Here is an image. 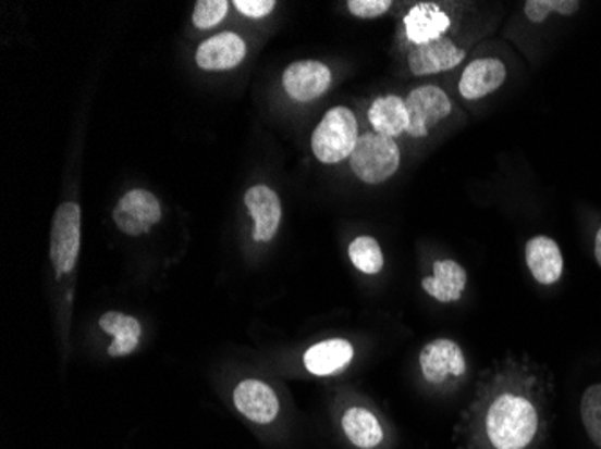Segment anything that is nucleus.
Here are the masks:
<instances>
[{"instance_id":"obj_8","label":"nucleus","mask_w":601,"mask_h":449,"mask_svg":"<svg viewBox=\"0 0 601 449\" xmlns=\"http://www.w3.org/2000/svg\"><path fill=\"white\" fill-rule=\"evenodd\" d=\"M332 83V71L316 60L292 63L283 74V87L292 99L308 103L321 98Z\"/></svg>"},{"instance_id":"obj_13","label":"nucleus","mask_w":601,"mask_h":449,"mask_svg":"<svg viewBox=\"0 0 601 449\" xmlns=\"http://www.w3.org/2000/svg\"><path fill=\"white\" fill-rule=\"evenodd\" d=\"M247 54L244 38L234 33H220L198 47V67L206 71H229L238 67Z\"/></svg>"},{"instance_id":"obj_7","label":"nucleus","mask_w":601,"mask_h":449,"mask_svg":"<svg viewBox=\"0 0 601 449\" xmlns=\"http://www.w3.org/2000/svg\"><path fill=\"white\" fill-rule=\"evenodd\" d=\"M420 367L427 382L440 385L446 382V377H462L467 372V362L456 341L438 338L424 347Z\"/></svg>"},{"instance_id":"obj_14","label":"nucleus","mask_w":601,"mask_h":449,"mask_svg":"<svg viewBox=\"0 0 601 449\" xmlns=\"http://www.w3.org/2000/svg\"><path fill=\"white\" fill-rule=\"evenodd\" d=\"M449 27H451V18L440 5L432 2L416 4L405 16V33L415 46L438 40L449 32Z\"/></svg>"},{"instance_id":"obj_16","label":"nucleus","mask_w":601,"mask_h":449,"mask_svg":"<svg viewBox=\"0 0 601 449\" xmlns=\"http://www.w3.org/2000/svg\"><path fill=\"white\" fill-rule=\"evenodd\" d=\"M467 279V272L462 264L451 259H443V261H436L434 275L421 280V288L426 289V294H429L432 299L446 304L462 299Z\"/></svg>"},{"instance_id":"obj_18","label":"nucleus","mask_w":601,"mask_h":449,"mask_svg":"<svg viewBox=\"0 0 601 449\" xmlns=\"http://www.w3.org/2000/svg\"><path fill=\"white\" fill-rule=\"evenodd\" d=\"M368 117L375 132L389 137V139L398 137L409 128V114H407L405 99L400 96H384V98L375 99Z\"/></svg>"},{"instance_id":"obj_15","label":"nucleus","mask_w":601,"mask_h":449,"mask_svg":"<svg viewBox=\"0 0 601 449\" xmlns=\"http://www.w3.org/2000/svg\"><path fill=\"white\" fill-rule=\"evenodd\" d=\"M526 263L540 285H555L564 272V259L555 239L537 236L526 245Z\"/></svg>"},{"instance_id":"obj_17","label":"nucleus","mask_w":601,"mask_h":449,"mask_svg":"<svg viewBox=\"0 0 601 449\" xmlns=\"http://www.w3.org/2000/svg\"><path fill=\"white\" fill-rule=\"evenodd\" d=\"M353 360L352 344L343 338L319 341L305 352V367L316 376H330Z\"/></svg>"},{"instance_id":"obj_22","label":"nucleus","mask_w":601,"mask_h":449,"mask_svg":"<svg viewBox=\"0 0 601 449\" xmlns=\"http://www.w3.org/2000/svg\"><path fill=\"white\" fill-rule=\"evenodd\" d=\"M581 421L592 442L601 448V385H592L584 394Z\"/></svg>"},{"instance_id":"obj_21","label":"nucleus","mask_w":601,"mask_h":449,"mask_svg":"<svg viewBox=\"0 0 601 449\" xmlns=\"http://www.w3.org/2000/svg\"><path fill=\"white\" fill-rule=\"evenodd\" d=\"M347 252H349V259L355 264V269L360 270L363 274L375 275L384 269V253H382L380 245L377 244V239L371 236L353 239Z\"/></svg>"},{"instance_id":"obj_5","label":"nucleus","mask_w":601,"mask_h":449,"mask_svg":"<svg viewBox=\"0 0 601 449\" xmlns=\"http://www.w3.org/2000/svg\"><path fill=\"white\" fill-rule=\"evenodd\" d=\"M407 114H409L410 137H427L430 129L440 121L446 120L452 112V103L445 90L436 85H424L413 90L405 99Z\"/></svg>"},{"instance_id":"obj_9","label":"nucleus","mask_w":601,"mask_h":449,"mask_svg":"<svg viewBox=\"0 0 601 449\" xmlns=\"http://www.w3.org/2000/svg\"><path fill=\"white\" fill-rule=\"evenodd\" d=\"M467 52L457 47L451 38L441 37L413 47L409 52V68L415 76L445 73L456 68L465 60Z\"/></svg>"},{"instance_id":"obj_10","label":"nucleus","mask_w":601,"mask_h":449,"mask_svg":"<svg viewBox=\"0 0 601 449\" xmlns=\"http://www.w3.org/2000/svg\"><path fill=\"white\" fill-rule=\"evenodd\" d=\"M506 82V65L498 58H481L468 63L459 79V93L468 101L487 98Z\"/></svg>"},{"instance_id":"obj_12","label":"nucleus","mask_w":601,"mask_h":449,"mask_svg":"<svg viewBox=\"0 0 601 449\" xmlns=\"http://www.w3.org/2000/svg\"><path fill=\"white\" fill-rule=\"evenodd\" d=\"M234 404L245 417L259 424L272 423L280 412V401L274 390L258 379L240 383L234 390Z\"/></svg>"},{"instance_id":"obj_4","label":"nucleus","mask_w":601,"mask_h":449,"mask_svg":"<svg viewBox=\"0 0 601 449\" xmlns=\"http://www.w3.org/2000/svg\"><path fill=\"white\" fill-rule=\"evenodd\" d=\"M82 241V209L78 203L65 202L52 217L51 261L58 274L73 272Z\"/></svg>"},{"instance_id":"obj_26","label":"nucleus","mask_w":601,"mask_h":449,"mask_svg":"<svg viewBox=\"0 0 601 449\" xmlns=\"http://www.w3.org/2000/svg\"><path fill=\"white\" fill-rule=\"evenodd\" d=\"M236 10L249 18H263L274 11V0H236Z\"/></svg>"},{"instance_id":"obj_2","label":"nucleus","mask_w":601,"mask_h":449,"mask_svg":"<svg viewBox=\"0 0 601 449\" xmlns=\"http://www.w3.org/2000/svg\"><path fill=\"white\" fill-rule=\"evenodd\" d=\"M358 137L355 114L346 107H335L322 117L311 135V150L322 164H338L352 157Z\"/></svg>"},{"instance_id":"obj_3","label":"nucleus","mask_w":601,"mask_h":449,"mask_svg":"<svg viewBox=\"0 0 601 449\" xmlns=\"http://www.w3.org/2000/svg\"><path fill=\"white\" fill-rule=\"evenodd\" d=\"M400 159L398 146L393 139L369 132L358 137L349 165L357 178L366 184H382L398 171Z\"/></svg>"},{"instance_id":"obj_24","label":"nucleus","mask_w":601,"mask_h":449,"mask_svg":"<svg viewBox=\"0 0 601 449\" xmlns=\"http://www.w3.org/2000/svg\"><path fill=\"white\" fill-rule=\"evenodd\" d=\"M228 0H198L193 11V24L198 29H211L228 15Z\"/></svg>"},{"instance_id":"obj_23","label":"nucleus","mask_w":601,"mask_h":449,"mask_svg":"<svg viewBox=\"0 0 601 449\" xmlns=\"http://www.w3.org/2000/svg\"><path fill=\"white\" fill-rule=\"evenodd\" d=\"M578 10H580V2H576V0H528L524 4V13L535 24L544 22L550 13L573 15Z\"/></svg>"},{"instance_id":"obj_27","label":"nucleus","mask_w":601,"mask_h":449,"mask_svg":"<svg viewBox=\"0 0 601 449\" xmlns=\"http://www.w3.org/2000/svg\"><path fill=\"white\" fill-rule=\"evenodd\" d=\"M594 253H597L598 264L601 266V228L597 234V244H594Z\"/></svg>"},{"instance_id":"obj_19","label":"nucleus","mask_w":601,"mask_h":449,"mask_svg":"<svg viewBox=\"0 0 601 449\" xmlns=\"http://www.w3.org/2000/svg\"><path fill=\"white\" fill-rule=\"evenodd\" d=\"M99 326L105 333L115 336L114 344L109 347L110 357H126L130 352L135 351V347L139 346L140 330L143 329L134 316L110 311L99 319Z\"/></svg>"},{"instance_id":"obj_25","label":"nucleus","mask_w":601,"mask_h":449,"mask_svg":"<svg viewBox=\"0 0 601 449\" xmlns=\"http://www.w3.org/2000/svg\"><path fill=\"white\" fill-rule=\"evenodd\" d=\"M391 8V0H349L347 10L358 18H377Z\"/></svg>"},{"instance_id":"obj_1","label":"nucleus","mask_w":601,"mask_h":449,"mask_svg":"<svg viewBox=\"0 0 601 449\" xmlns=\"http://www.w3.org/2000/svg\"><path fill=\"white\" fill-rule=\"evenodd\" d=\"M537 428V410L520 396H499L488 410L487 434L495 449H524L533 440Z\"/></svg>"},{"instance_id":"obj_11","label":"nucleus","mask_w":601,"mask_h":449,"mask_svg":"<svg viewBox=\"0 0 601 449\" xmlns=\"http://www.w3.org/2000/svg\"><path fill=\"white\" fill-rule=\"evenodd\" d=\"M245 205L255 220V230H253L255 241L267 244L274 238L280 228L281 212H283L280 197L270 187L255 186L245 192Z\"/></svg>"},{"instance_id":"obj_20","label":"nucleus","mask_w":601,"mask_h":449,"mask_svg":"<svg viewBox=\"0 0 601 449\" xmlns=\"http://www.w3.org/2000/svg\"><path fill=\"white\" fill-rule=\"evenodd\" d=\"M343 428L347 439L352 440L357 448H377L384 439L382 426L373 413L366 409H358V407L344 413Z\"/></svg>"},{"instance_id":"obj_6","label":"nucleus","mask_w":601,"mask_h":449,"mask_svg":"<svg viewBox=\"0 0 601 449\" xmlns=\"http://www.w3.org/2000/svg\"><path fill=\"white\" fill-rule=\"evenodd\" d=\"M161 203L151 192L134 189L115 205L114 222L126 236H140L161 222Z\"/></svg>"}]
</instances>
